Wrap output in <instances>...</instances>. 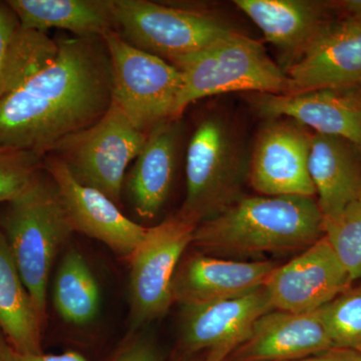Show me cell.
<instances>
[{"instance_id":"obj_1","label":"cell","mask_w":361,"mask_h":361,"mask_svg":"<svg viewBox=\"0 0 361 361\" xmlns=\"http://www.w3.org/2000/svg\"><path fill=\"white\" fill-rule=\"evenodd\" d=\"M49 65L0 97V151L45 158L94 125L113 103V68L103 37H66Z\"/></svg>"},{"instance_id":"obj_2","label":"cell","mask_w":361,"mask_h":361,"mask_svg":"<svg viewBox=\"0 0 361 361\" xmlns=\"http://www.w3.org/2000/svg\"><path fill=\"white\" fill-rule=\"evenodd\" d=\"M324 235L317 202L300 196H243L197 226L192 244L208 253L253 256L307 249Z\"/></svg>"},{"instance_id":"obj_3","label":"cell","mask_w":361,"mask_h":361,"mask_svg":"<svg viewBox=\"0 0 361 361\" xmlns=\"http://www.w3.org/2000/svg\"><path fill=\"white\" fill-rule=\"evenodd\" d=\"M1 224L23 283L44 322L52 264L75 232L51 176L45 179L39 173L8 202Z\"/></svg>"},{"instance_id":"obj_4","label":"cell","mask_w":361,"mask_h":361,"mask_svg":"<svg viewBox=\"0 0 361 361\" xmlns=\"http://www.w3.org/2000/svg\"><path fill=\"white\" fill-rule=\"evenodd\" d=\"M250 152L225 116L197 125L186 156V198L178 215L198 226L239 200L249 180Z\"/></svg>"},{"instance_id":"obj_5","label":"cell","mask_w":361,"mask_h":361,"mask_svg":"<svg viewBox=\"0 0 361 361\" xmlns=\"http://www.w3.org/2000/svg\"><path fill=\"white\" fill-rule=\"evenodd\" d=\"M171 63L182 73L180 116L190 104L216 94L235 92L288 94L290 92L284 68L272 61L260 42L239 32Z\"/></svg>"},{"instance_id":"obj_6","label":"cell","mask_w":361,"mask_h":361,"mask_svg":"<svg viewBox=\"0 0 361 361\" xmlns=\"http://www.w3.org/2000/svg\"><path fill=\"white\" fill-rule=\"evenodd\" d=\"M113 68V103L137 129L149 133L171 118H180V71L172 63L137 49L118 32L103 37Z\"/></svg>"},{"instance_id":"obj_7","label":"cell","mask_w":361,"mask_h":361,"mask_svg":"<svg viewBox=\"0 0 361 361\" xmlns=\"http://www.w3.org/2000/svg\"><path fill=\"white\" fill-rule=\"evenodd\" d=\"M148 133L135 128L115 103L97 122L59 142L49 155L65 163L73 177L120 203L130 161L137 159Z\"/></svg>"},{"instance_id":"obj_8","label":"cell","mask_w":361,"mask_h":361,"mask_svg":"<svg viewBox=\"0 0 361 361\" xmlns=\"http://www.w3.org/2000/svg\"><path fill=\"white\" fill-rule=\"evenodd\" d=\"M118 32L137 49L174 61L237 32L224 21L201 11L148 0H114Z\"/></svg>"},{"instance_id":"obj_9","label":"cell","mask_w":361,"mask_h":361,"mask_svg":"<svg viewBox=\"0 0 361 361\" xmlns=\"http://www.w3.org/2000/svg\"><path fill=\"white\" fill-rule=\"evenodd\" d=\"M197 226L175 215L149 228L130 257V300L134 329L165 314L173 300L176 270Z\"/></svg>"},{"instance_id":"obj_10","label":"cell","mask_w":361,"mask_h":361,"mask_svg":"<svg viewBox=\"0 0 361 361\" xmlns=\"http://www.w3.org/2000/svg\"><path fill=\"white\" fill-rule=\"evenodd\" d=\"M313 134L288 118H268L250 152L249 180L263 196L316 195L308 161Z\"/></svg>"},{"instance_id":"obj_11","label":"cell","mask_w":361,"mask_h":361,"mask_svg":"<svg viewBox=\"0 0 361 361\" xmlns=\"http://www.w3.org/2000/svg\"><path fill=\"white\" fill-rule=\"evenodd\" d=\"M274 310L264 286L247 295L183 305L180 342L188 353L205 351L207 361H226L250 336L259 318Z\"/></svg>"},{"instance_id":"obj_12","label":"cell","mask_w":361,"mask_h":361,"mask_svg":"<svg viewBox=\"0 0 361 361\" xmlns=\"http://www.w3.org/2000/svg\"><path fill=\"white\" fill-rule=\"evenodd\" d=\"M353 282L323 235L290 262L275 268L264 288L274 310L303 313L320 310Z\"/></svg>"},{"instance_id":"obj_13","label":"cell","mask_w":361,"mask_h":361,"mask_svg":"<svg viewBox=\"0 0 361 361\" xmlns=\"http://www.w3.org/2000/svg\"><path fill=\"white\" fill-rule=\"evenodd\" d=\"M47 173L56 184L75 231L99 240L122 257H132L144 241L149 228L123 215L106 195L78 182L63 161L47 155Z\"/></svg>"},{"instance_id":"obj_14","label":"cell","mask_w":361,"mask_h":361,"mask_svg":"<svg viewBox=\"0 0 361 361\" xmlns=\"http://www.w3.org/2000/svg\"><path fill=\"white\" fill-rule=\"evenodd\" d=\"M248 101L260 116L292 118L316 134L341 137L361 156V87L291 94H249Z\"/></svg>"},{"instance_id":"obj_15","label":"cell","mask_w":361,"mask_h":361,"mask_svg":"<svg viewBox=\"0 0 361 361\" xmlns=\"http://www.w3.org/2000/svg\"><path fill=\"white\" fill-rule=\"evenodd\" d=\"M288 94L361 87V20H334L286 71Z\"/></svg>"},{"instance_id":"obj_16","label":"cell","mask_w":361,"mask_h":361,"mask_svg":"<svg viewBox=\"0 0 361 361\" xmlns=\"http://www.w3.org/2000/svg\"><path fill=\"white\" fill-rule=\"evenodd\" d=\"M266 261L243 262L212 256H190L176 270L172 284L173 300L194 305L237 298L264 286L276 268Z\"/></svg>"},{"instance_id":"obj_17","label":"cell","mask_w":361,"mask_h":361,"mask_svg":"<svg viewBox=\"0 0 361 361\" xmlns=\"http://www.w3.org/2000/svg\"><path fill=\"white\" fill-rule=\"evenodd\" d=\"M332 348L319 310L303 313L274 310L259 318L250 336L227 361H288Z\"/></svg>"},{"instance_id":"obj_18","label":"cell","mask_w":361,"mask_h":361,"mask_svg":"<svg viewBox=\"0 0 361 361\" xmlns=\"http://www.w3.org/2000/svg\"><path fill=\"white\" fill-rule=\"evenodd\" d=\"M235 6L281 54L286 68L307 51L332 23L331 4L312 0H235Z\"/></svg>"},{"instance_id":"obj_19","label":"cell","mask_w":361,"mask_h":361,"mask_svg":"<svg viewBox=\"0 0 361 361\" xmlns=\"http://www.w3.org/2000/svg\"><path fill=\"white\" fill-rule=\"evenodd\" d=\"M182 129L180 118L155 126L135 159L126 187L140 217L153 219L167 201L174 180Z\"/></svg>"},{"instance_id":"obj_20","label":"cell","mask_w":361,"mask_h":361,"mask_svg":"<svg viewBox=\"0 0 361 361\" xmlns=\"http://www.w3.org/2000/svg\"><path fill=\"white\" fill-rule=\"evenodd\" d=\"M308 168L323 222L361 203V156L350 142L314 133Z\"/></svg>"},{"instance_id":"obj_21","label":"cell","mask_w":361,"mask_h":361,"mask_svg":"<svg viewBox=\"0 0 361 361\" xmlns=\"http://www.w3.org/2000/svg\"><path fill=\"white\" fill-rule=\"evenodd\" d=\"M27 30L47 33L58 28L78 37H103L118 32L114 0H8Z\"/></svg>"},{"instance_id":"obj_22","label":"cell","mask_w":361,"mask_h":361,"mask_svg":"<svg viewBox=\"0 0 361 361\" xmlns=\"http://www.w3.org/2000/svg\"><path fill=\"white\" fill-rule=\"evenodd\" d=\"M42 325L6 236L0 230V329L20 353H42Z\"/></svg>"},{"instance_id":"obj_23","label":"cell","mask_w":361,"mask_h":361,"mask_svg":"<svg viewBox=\"0 0 361 361\" xmlns=\"http://www.w3.org/2000/svg\"><path fill=\"white\" fill-rule=\"evenodd\" d=\"M58 40L27 30L7 1H0V97L56 58Z\"/></svg>"},{"instance_id":"obj_24","label":"cell","mask_w":361,"mask_h":361,"mask_svg":"<svg viewBox=\"0 0 361 361\" xmlns=\"http://www.w3.org/2000/svg\"><path fill=\"white\" fill-rule=\"evenodd\" d=\"M52 296L59 314L71 324H89L99 314V284L84 256L75 249L66 252L61 260Z\"/></svg>"},{"instance_id":"obj_25","label":"cell","mask_w":361,"mask_h":361,"mask_svg":"<svg viewBox=\"0 0 361 361\" xmlns=\"http://www.w3.org/2000/svg\"><path fill=\"white\" fill-rule=\"evenodd\" d=\"M319 311L334 348L361 353V287H350Z\"/></svg>"},{"instance_id":"obj_26","label":"cell","mask_w":361,"mask_h":361,"mask_svg":"<svg viewBox=\"0 0 361 361\" xmlns=\"http://www.w3.org/2000/svg\"><path fill=\"white\" fill-rule=\"evenodd\" d=\"M324 237L353 281L361 277V203L323 222Z\"/></svg>"},{"instance_id":"obj_27","label":"cell","mask_w":361,"mask_h":361,"mask_svg":"<svg viewBox=\"0 0 361 361\" xmlns=\"http://www.w3.org/2000/svg\"><path fill=\"white\" fill-rule=\"evenodd\" d=\"M44 158L20 151H0V203L11 202L39 174Z\"/></svg>"},{"instance_id":"obj_28","label":"cell","mask_w":361,"mask_h":361,"mask_svg":"<svg viewBox=\"0 0 361 361\" xmlns=\"http://www.w3.org/2000/svg\"><path fill=\"white\" fill-rule=\"evenodd\" d=\"M0 361H87L80 353L68 351L61 355L23 353L11 345L0 329Z\"/></svg>"},{"instance_id":"obj_29","label":"cell","mask_w":361,"mask_h":361,"mask_svg":"<svg viewBox=\"0 0 361 361\" xmlns=\"http://www.w3.org/2000/svg\"><path fill=\"white\" fill-rule=\"evenodd\" d=\"M116 361H159V358L151 343L135 341L123 349Z\"/></svg>"},{"instance_id":"obj_30","label":"cell","mask_w":361,"mask_h":361,"mask_svg":"<svg viewBox=\"0 0 361 361\" xmlns=\"http://www.w3.org/2000/svg\"><path fill=\"white\" fill-rule=\"evenodd\" d=\"M288 361H361V353L345 348H332L318 355Z\"/></svg>"},{"instance_id":"obj_31","label":"cell","mask_w":361,"mask_h":361,"mask_svg":"<svg viewBox=\"0 0 361 361\" xmlns=\"http://www.w3.org/2000/svg\"><path fill=\"white\" fill-rule=\"evenodd\" d=\"M331 4L334 9L345 14V18L361 20V0H343Z\"/></svg>"},{"instance_id":"obj_32","label":"cell","mask_w":361,"mask_h":361,"mask_svg":"<svg viewBox=\"0 0 361 361\" xmlns=\"http://www.w3.org/2000/svg\"><path fill=\"white\" fill-rule=\"evenodd\" d=\"M203 361H207L206 360H204Z\"/></svg>"}]
</instances>
